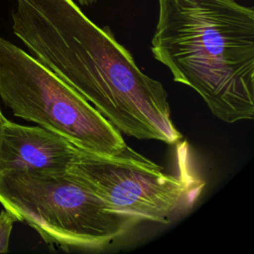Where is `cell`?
<instances>
[{
  "label": "cell",
  "mask_w": 254,
  "mask_h": 254,
  "mask_svg": "<svg viewBox=\"0 0 254 254\" xmlns=\"http://www.w3.org/2000/svg\"><path fill=\"white\" fill-rule=\"evenodd\" d=\"M0 98L16 117L83 151L112 156L127 146L120 131L86 99L38 59L1 37Z\"/></svg>",
  "instance_id": "obj_4"
},
{
  "label": "cell",
  "mask_w": 254,
  "mask_h": 254,
  "mask_svg": "<svg viewBox=\"0 0 254 254\" xmlns=\"http://www.w3.org/2000/svg\"><path fill=\"white\" fill-rule=\"evenodd\" d=\"M0 203L64 250H101L141 222L111 210L66 171L0 173Z\"/></svg>",
  "instance_id": "obj_3"
},
{
  "label": "cell",
  "mask_w": 254,
  "mask_h": 254,
  "mask_svg": "<svg viewBox=\"0 0 254 254\" xmlns=\"http://www.w3.org/2000/svg\"><path fill=\"white\" fill-rule=\"evenodd\" d=\"M75 146L40 126H27L0 118V173L63 172L72 159Z\"/></svg>",
  "instance_id": "obj_6"
},
{
  "label": "cell",
  "mask_w": 254,
  "mask_h": 254,
  "mask_svg": "<svg viewBox=\"0 0 254 254\" xmlns=\"http://www.w3.org/2000/svg\"><path fill=\"white\" fill-rule=\"evenodd\" d=\"M2 115H3V113L1 112V109H0V118H1V116H2Z\"/></svg>",
  "instance_id": "obj_9"
},
{
  "label": "cell",
  "mask_w": 254,
  "mask_h": 254,
  "mask_svg": "<svg viewBox=\"0 0 254 254\" xmlns=\"http://www.w3.org/2000/svg\"><path fill=\"white\" fill-rule=\"evenodd\" d=\"M14 34L42 64L137 139L178 143L161 82L145 74L108 27L92 22L73 0H16Z\"/></svg>",
  "instance_id": "obj_1"
},
{
  "label": "cell",
  "mask_w": 254,
  "mask_h": 254,
  "mask_svg": "<svg viewBox=\"0 0 254 254\" xmlns=\"http://www.w3.org/2000/svg\"><path fill=\"white\" fill-rule=\"evenodd\" d=\"M154 58L226 123L254 117V9L235 0H157Z\"/></svg>",
  "instance_id": "obj_2"
},
{
  "label": "cell",
  "mask_w": 254,
  "mask_h": 254,
  "mask_svg": "<svg viewBox=\"0 0 254 254\" xmlns=\"http://www.w3.org/2000/svg\"><path fill=\"white\" fill-rule=\"evenodd\" d=\"M186 150L182 145L178 175L165 173L129 146L112 156L75 148L66 172L111 210L168 224L191 208L204 186L188 167Z\"/></svg>",
  "instance_id": "obj_5"
},
{
  "label": "cell",
  "mask_w": 254,
  "mask_h": 254,
  "mask_svg": "<svg viewBox=\"0 0 254 254\" xmlns=\"http://www.w3.org/2000/svg\"><path fill=\"white\" fill-rule=\"evenodd\" d=\"M16 221L15 216L6 209L0 211V253L8 252L10 236Z\"/></svg>",
  "instance_id": "obj_7"
},
{
  "label": "cell",
  "mask_w": 254,
  "mask_h": 254,
  "mask_svg": "<svg viewBox=\"0 0 254 254\" xmlns=\"http://www.w3.org/2000/svg\"><path fill=\"white\" fill-rule=\"evenodd\" d=\"M80 5H83V6H91V5H94L98 2V0H76Z\"/></svg>",
  "instance_id": "obj_8"
}]
</instances>
